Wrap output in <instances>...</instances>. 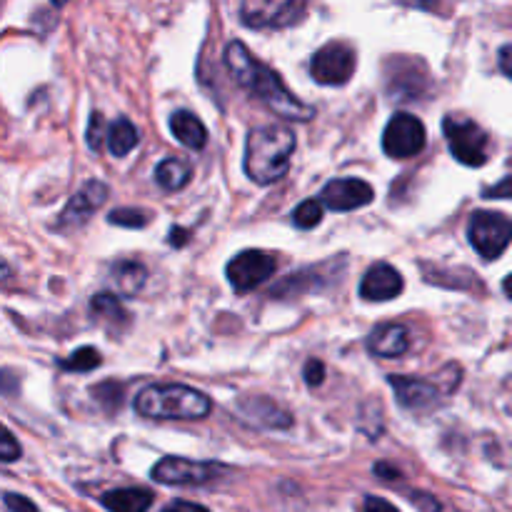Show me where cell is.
<instances>
[{
    "label": "cell",
    "mask_w": 512,
    "mask_h": 512,
    "mask_svg": "<svg viewBox=\"0 0 512 512\" xmlns=\"http://www.w3.org/2000/svg\"><path fill=\"white\" fill-rule=\"evenodd\" d=\"M225 65L233 73V78L238 80L243 88L253 90L265 105H268L273 113H278L280 118L288 120H310L315 115V110L310 108L308 103L295 98L288 90V85L283 83L275 70H270L268 65L255 60L250 55L248 45L240 43V40H233L225 48Z\"/></svg>",
    "instance_id": "cell-1"
},
{
    "label": "cell",
    "mask_w": 512,
    "mask_h": 512,
    "mask_svg": "<svg viewBox=\"0 0 512 512\" xmlns=\"http://www.w3.org/2000/svg\"><path fill=\"white\" fill-rule=\"evenodd\" d=\"M295 150V133L283 125H263L250 130L245 140V173L253 183H278L290 168Z\"/></svg>",
    "instance_id": "cell-2"
},
{
    "label": "cell",
    "mask_w": 512,
    "mask_h": 512,
    "mask_svg": "<svg viewBox=\"0 0 512 512\" xmlns=\"http://www.w3.org/2000/svg\"><path fill=\"white\" fill-rule=\"evenodd\" d=\"M210 408L208 395L188 385H150L135 398V410L155 420H200Z\"/></svg>",
    "instance_id": "cell-3"
},
{
    "label": "cell",
    "mask_w": 512,
    "mask_h": 512,
    "mask_svg": "<svg viewBox=\"0 0 512 512\" xmlns=\"http://www.w3.org/2000/svg\"><path fill=\"white\" fill-rule=\"evenodd\" d=\"M445 140L450 145V153L455 155V160L468 168H480L488 160V133L480 128L475 120L468 118H445L443 123Z\"/></svg>",
    "instance_id": "cell-4"
},
{
    "label": "cell",
    "mask_w": 512,
    "mask_h": 512,
    "mask_svg": "<svg viewBox=\"0 0 512 512\" xmlns=\"http://www.w3.org/2000/svg\"><path fill=\"white\" fill-rule=\"evenodd\" d=\"M470 245L483 255L485 260H495L505 253L512 243V223L505 215L493 210H478L468 225Z\"/></svg>",
    "instance_id": "cell-5"
},
{
    "label": "cell",
    "mask_w": 512,
    "mask_h": 512,
    "mask_svg": "<svg viewBox=\"0 0 512 512\" xmlns=\"http://www.w3.org/2000/svg\"><path fill=\"white\" fill-rule=\"evenodd\" d=\"M355 50L343 40H333L318 48L310 60V75L320 85H345L355 73Z\"/></svg>",
    "instance_id": "cell-6"
},
{
    "label": "cell",
    "mask_w": 512,
    "mask_h": 512,
    "mask_svg": "<svg viewBox=\"0 0 512 512\" xmlns=\"http://www.w3.org/2000/svg\"><path fill=\"white\" fill-rule=\"evenodd\" d=\"M223 465L218 463H195L185 458H163L153 468L150 478L163 485H178V488H195L208 485L223 475Z\"/></svg>",
    "instance_id": "cell-7"
},
{
    "label": "cell",
    "mask_w": 512,
    "mask_h": 512,
    "mask_svg": "<svg viewBox=\"0 0 512 512\" xmlns=\"http://www.w3.org/2000/svg\"><path fill=\"white\" fill-rule=\"evenodd\" d=\"M425 143H428L425 125L410 113L393 115V120H390L383 133V150L388 153V158L395 160L413 158V155L423 153Z\"/></svg>",
    "instance_id": "cell-8"
},
{
    "label": "cell",
    "mask_w": 512,
    "mask_h": 512,
    "mask_svg": "<svg viewBox=\"0 0 512 512\" xmlns=\"http://www.w3.org/2000/svg\"><path fill=\"white\" fill-rule=\"evenodd\" d=\"M275 273V258L263 250H243L228 263V283L235 293H250Z\"/></svg>",
    "instance_id": "cell-9"
},
{
    "label": "cell",
    "mask_w": 512,
    "mask_h": 512,
    "mask_svg": "<svg viewBox=\"0 0 512 512\" xmlns=\"http://www.w3.org/2000/svg\"><path fill=\"white\" fill-rule=\"evenodd\" d=\"M108 193L110 190L103 180H88V183L80 185L78 193L68 200V205H65L63 213H60L58 228L73 230L88 223L90 215L108 200Z\"/></svg>",
    "instance_id": "cell-10"
},
{
    "label": "cell",
    "mask_w": 512,
    "mask_h": 512,
    "mask_svg": "<svg viewBox=\"0 0 512 512\" xmlns=\"http://www.w3.org/2000/svg\"><path fill=\"white\" fill-rule=\"evenodd\" d=\"M373 198V185L360 178L330 180L323 188V193H320V200H323L325 208L335 210V213H350V210L365 208V205L373 203Z\"/></svg>",
    "instance_id": "cell-11"
},
{
    "label": "cell",
    "mask_w": 512,
    "mask_h": 512,
    "mask_svg": "<svg viewBox=\"0 0 512 512\" xmlns=\"http://www.w3.org/2000/svg\"><path fill=\"white\" fill-rule=\"evenodd\" d=\"M405 280L393 265L378 263L363 275V283H360V298L370 300V303H385V300H393L403 293Z\"/></svg>",
    "instance_id": "cell-12"
},
{
    "label": "cell",
    "mask_w": 512,
    "mask_h": 512,
    "mask_svg": "<svg viewBox=\"0 0 512 512\" xmlns=\"http://www.w3.org/2000/svg\"><path fill=\"white\" fill-rule=\"evenodd\" d=\"M295 0H243L240 5V20L248 28H273L285 25L293 15Z\"/></svg>",
    "instance_id": "cell-13"
},
{
    "label": "cell",
    "mask_w": 512,
    "mask_h": 512,
    "mask_svg": "<svg viewBox=\"0 0 512 512\" xmlns=\"http://www.w3.org/2000/svg\"><path fill=\"white\" fill-rule=\"evenodd\" d=\"M390 385H393L398 403L408 410H418V413L420 410H430L440 400V388H435L428 380L390 378Z\"/></svg>",
    "instance_id": "cell-14"
},
{
    "label": "cell",
    "mask_w": 512,
    "mask_h": 512,
    "mask_svg": "<svg viewBox=\"0 0 512 512\" xmlns=\"http://www.w3.org/2000/svg\"><path fill=\"white\" fill-rule=\"evenodd\" d=\"M410 348V335L403 325L385 323L378 325L368 335V350L378 358H400Z\"/></svg>",
    "instance_id": "cell-15"
},
{
    "label": "cell",
    "mask_w": 512,
    "mask_h": 512,
    "mask_svg": "<svg viewBox=\"0 0 512 512\" xmlns=\"http://www.w3.org/2000/svg\"><path fill=\"white\" fill-rule=\"evenodd\" d=\"M170 130H173L175 140L185 145L190 150H203L208 145V130H205L203 120L195 118L188 110H178L170 118Z\"/></svg>",
    "instance_id": "cell-16"
},
{
    "label": "cell",
    "mask_w": 512,
    "mask_h": 512,
    "mask_svg": "<svg viewBox=\"0 0 512 512\" xmlns=\"http://www.w3.org/2000/svg\"><path fill=\"white\" fill-rule=\"evenodd\" d=\"M240 410L248 418L258 420V425H265V428H290L293 425V418L283 408H278L273 400L260 398V395L258 398H245L240 403Z\"/></svg>",
    "instance_id": "cell-17"
},
{
    "label": "cell",
    "mask_w": 512,
    "mask_h": 512,
    "mask_svg": "<svg viewBox=\"0 0 512 512\" xmlns=\"http://www.w3.org/2000/svg\"><path fill=\"white\" fill-rule=\"evenodd\" d=\"M145 280H148V270H145V265L135 263V260H123V263L113 265V270H110V285L120 295H138L143 290Z\"/></svg>",
    "instance_id": "cell-18"
},
{
    "label": "cell",
    "mask_w": 512,
    "mask_h": 512,
    "mask_svg": "<svg viewBox=\"0 0 512 512\" xmlns=\"http://www.w3.org/2000/svg\"><path fill=\"white\" fill-rule=\"evenodd\" d=\"M103 508L113 512H143L153 505V493L143 488H125V490H110L103 495Z\"/></svg>",
    "instance_id": "cell-19"
},
{
    "label": "cell",
    "mask_w": 512,
    "mask_h": 512,
    "mask_svg": "<svg viewBox=\"0 0 512 512\" xmlns=\"http://www.w3.org/2000/svg\"><path fill=\"white\" fill-rule=\"evenodd\" d=\"M190 178H193V170H190L188 163H183V160L178 158H168L163 160V163L155 168V180H158V185L163 190H183L185 185L190 183Z\"/></svg>",
    "instance_id": "cell-20"
},
{
    "label": "cell",
    "mask_w": 512,
    "mask_h": 512,
    "mask_svg": "<svg viewBox=\"0 0 512 512\" xmlns=\"http://www.w3.org/2000/svg\"><path fill=\"white\" fill-rule=\"evenodd\" d=\"M138 128L128 118H118L108 130V148L115 158H125L138 145Z\"/></svg>",
    "instance_id": "cell-21"
},
{
    "label": "cell",
    "mask_w": 512,
    "mask_h": 512,
    "mask_svg": "<svg viewBox=\"0 0 512 512\" xmlns=\"http://www.w3.org/2000/svg\"><path fill=\"white\" fill-rule=\"evenodd\" d=\"M90 308H93L95 315L110 320V323H128V310L120 305L118 295L113 293H98L93 300H90Z\"/></svg>",
    "instance_id": "cell-22"
},
{
    "label": "cell",
    "mask_w": 512,
    "mask_h": 512,
    "mask_svg": "<svg viewBox=\"0 0 512 512\" xmlns=\"http://www.w3.org/2000/svg\"><path fill=\"white\" fill-rule=\"evenodd\" d=\"M323 215H325V205L323 200H303L298 208L293 210V223L298 225L300 230H313L315 225L323 223Z\"/></svg>",
    "instance_id": "cell-23"
},
{
    "label": "cell",
    "mask_w": 512,
    "mask_h": 512,
    "mask_svg": "<svg viewBox=\"0 0 512 512\" xmlns=\"http://www.w3.org/2000/svg\"><path fill=\"white\" fill-rule=\"evenodd\" d=\"M103 363L100 353L95 348H80L70 355L68 360H60V368L68 370V373H88V370H95Z\"/></svg>",
    "instance_id": "cell-24"
},
{
    "label": "cell",
    "mask_w": 512,
    "mask_h": 512,
    "mask_svg": "<svg viewBox=\"0 0 512 512\" xmlns=\"http://www.w3.org/2000/svg\"><path fill=\"white\" fill-rule=\"evenodd\" d=\"M153 220V215L143 208H115L113 213L108 215L110 225H120V228H145V225Z\"/></svg>",
    "instance_id": "cell-25"
},
{
    "label": "cell",
    "mask_w": 512,
    "mask_h": 512,
    "mask_svg": "<svg viewBox=\"0 0 512 512\" xmlns=\"http://www.w3.org/2000/svg\"><path fill=\"white\" fill-rule=\"evenodd\" d=\"M23 455L20 443L5 425H0V463H15Z\"/></svg>",
    "instance_id": "cell-26"
},
{
    "label": "cell",
    "mask_w": 512,
    "mask_h": 512,
    "mask_svg": "<svg viewBox=\"0 0 512 512\" xmlns=\"http://www.w3.org/2000/svg\"><path fill=\"white\" fill-rule=\"evenodd\" d=\"M103 133H105V120L100 113L90 115V125H88V145L90 150H100L103 145Z\"/></svg>",
    "instance_id": "cell-27"
},
{
    "label": "cell",
    "mask_w": 512,
    "mask_h": 512,
    "mask_svg": "<svg viewBox=\"0 0 512 512\" xmlns=\"http://www.w3.org/2000/svg\"><path fill=\"white\" fill-rule=\"evenodd\" d=\"M325 380V363L323 360H308L305 363V383L310 385V388H318V385H323Z\"/></svg>",
    "instance_id": "cell-28"
},
{
    "label": "cell",
    "mask_w": 512,
    "mask_h": 512,
    "mask_svg": "<svg viewBox=\"0 0 512 512\" xmlns=\"http://www.w3.org/2000/svg\"><path fill=\"white\" fill-rule=\"evenodd\" d=\"M485 198H512V175L510 178L500 180V183L490 185L488 190H485Z\"/></svg>",
    "instance_id": "cell-29"
},
{
    "label": "cell",
    "mask_w": 512,
    "mask_h": 512,
    "mask_svg": "<svg viewBox=\"0 0 512 512\" xmlns=\"http://www.w3.org/2000/svg\"><path fill=\"white\" fill-rule=\"evenodd\" d=\"M3 503L8 505L10 510H38V505H35L33 500H28V498H20V495H15V493H8V495H3Z\"/></svg>",
    "instance_id": "cell-30"
},
{
    "label": "cell",
    "mask_w": 512,
    "mask_h": 512,
    "mask_svg": "<svg viewBox=\"0 0 512 512\" xmlns=\"http://www.w3.org/2000/svg\"><path fill=\"white\" fill-rule=\"evenodd\" d=\"M18 393V378L10 370H0V395Z\"/></svg>",
    "instance_id": "cell-31"
},
{
    "label": "cell",
    "mask_w": 512,
    "mask_h": 512,
    "mask_svg": "<svg viewBox=\"0 0 512 512\" xmlns=\"http://www.w3.org/2000/svg\"><path fill=\"white\" fill-rule=\"evenodd\" d=\"M373 470H375V475H380V478H385V480H398L400 478V470L393 468L390 463H378Z\"/></svg>",
    "instance_id": "cell-32"
},
{
    "label": "cell",
    "mask_w": 512,
    "mask_h": 512,
    "mask_svg": "<svg viewBox=\"0 0 512 512\" xmlns=\"http://www.w3.org/2000/svg\"><path fill=\"white\" fill-rule=\"evenodd\" d=\"M500 70H503L508 78H512V45H505V48L500 50Z\"/></svg>",
    "instance_id": "cell-33"
},
{
    "label": "cell",
    "mask_w": 512,
    "mask_h": 512,
    "mask_svg": "<svg viewBox=\"0 0 512 512\" xmlns=\"http://www.w3.org/2000/svg\"><path fill=\"white\" fill-rule=\"evenodd\" d=\"M170 245H185V240H188V230L185 228H173L170 230Z\"/></svg>",
    "instance_id": "cell-34"
},
{
    "label": "cell",
    "mask_w": 512,
    "mask_h": 512,
    "mask_svg": "<svg viewBox=\"0 0 512 512\" xmlns=\"http://www.w3.org/2000/svg\"><path fill=\"white\" fill-rule=\"evenodd\" d=\"M165 510H193V512H205L203 505H195V503H183V500H175V503H170Z\"/></svg>",
    "instance_id": "cell-35"
},
{
    "label": "cell",
    "mask_w": 512,
    "mask_h": 512,
    "mask_svg": "<svg viewBox=\"0 0 512 512\" xmlns=\"http://www.w3.org/2000/svg\"><path fill=\"white\" fill-rule=\"evenodd\" d=\"M365 508H368V510H378V508H385V510H393V505H390V503H388V500L368 498V500H365Z\"/></svg>",
    "instance_id": "cell-36"
},
{
    "label": "cell",
    "mask_w": 512,
    "mask_h": 512,
    "mask_svg": "<svg viewBox=\"0 0 512 512\" xmlns=\"http://www.w3.org/2000/svg\"><path fill=\"white\" fill-rule=\"evenodd\" d=\"M415 505H420V508H440L438 500H430V498H415Z\"/></svg>",
    "instance_id": "cell-37"
},
{
    "label": "cell",
    "mask_w": 512,
    "mask_h": 512,
    "mask_svg": "<svg viewBox=\"0 0 512 512\" xmlns=\"http://www.w3.org/2000/svg\"><path fill=\"white\" fill-rule=\"evenodd\" d=\"M503 288H505V295H508V298L512 300V275H508V278H505Z\"/></svg>",
    "instance_id": "cell-38"
},
{
    "label": "cell",
    "mask_w": 512,
    "mask_h": 512,
    "mask_svg": "<svg viewBox=\"0 0 512 512\" xmlns=\"http://www.w3.org/2000/svg\"><path fill=\"white\" fill-rule=\"evenodd\" d=\"M0 270H3V273H8V270H10V268H8V263H5L3 258H0Z\"/></svg>",
    "instance_id": "cell-39"
},
{
    "label": "cell",
    "mask_w": 512,
    "mask_h": 512,
    "mask_svg": "<svg viewBox=\"0 0 512 512\" xmlns=\"http://www.w3.org/2000/svg\"><path fill=\"white\" fill-rule=\"evenodd\" d=\"M53 3L55 5H65V3H68V0H53Z\"/></svg>",
    "instance_id": "cell-40"
}]
</instances>
